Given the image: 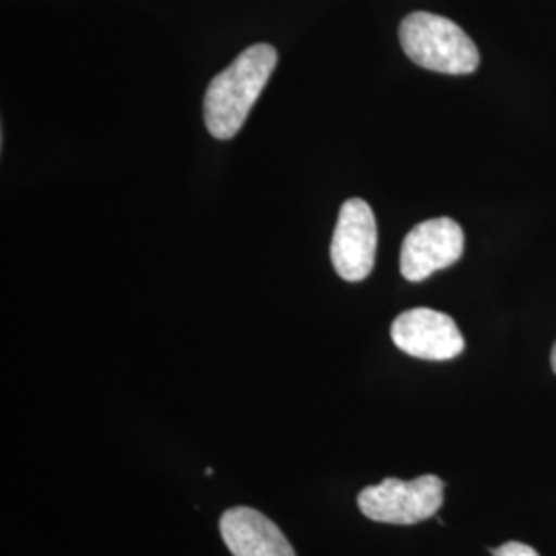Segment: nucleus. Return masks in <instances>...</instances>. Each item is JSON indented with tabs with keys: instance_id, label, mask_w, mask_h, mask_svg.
Wrapping results in <instances>:
<instances>
[{
	"instance_id": "obj_1",
	"label": "nucleus",
	"mask_w": 556,
	"mask_h": 556,
	"mask_svg": "<svg viewBox=\"0 0 556 556\" xmlns=\"http://www.w3.org/2000/svg\"><path fill=\"white\" fill-rule=\"evenodd\" d=\"M277 62V50L270 43H254L211 80L204 96V122L215 139L238 135Z\"/></svg>"
},
{
	"instance_id": "obj_2",
	"label": "nucleus",
	"mask_w": 556,
	"mask_h": 556,
	"mask_svg": "<svg viewBox=\"0 0 556 556\" xmlns=\"http://www.w3.org/2000/svg\"><path fill=\"white\" fill-rule=\"evenodd\" d=\"M400 46L418 66L441 75H470L480 64L477 43L454 23L433 13H413L400 23Z\"/></svg>"
},
{
	"instance_id": "obj_3",
	"label": "nucleus",
	"mask_w": 556,
	"mask_h": 556,
	"mask_svg": "<svg viewBox=\"0 0 556 556\" xmlns=\"http://www.w3.org/2000/svg\"><path fill=\"white\" fill-rule=\"evenodd\" d=\"M443 505V480L425 475L415 480L386 478L358 495L363 516L394 526H413L435 516Z\"/></svg>"
},
{
	"instance_id": "obj_4",
	"label": "nucleus",
	"mask_w": 556,
	"mask_h": 556,
	"mask_svg": "<svg viewBox=\"0 0 556 556\" xmlns=\"http://www.w3.org/2000/svg\"><path fill=\"white\" fill-rule=\"evenodd\" d=\"M378 223L371 206L361 199L346 200L340 208L330 258L338 277L358 282L369 277L376 264Z\"/></svg>"
},
{
	"instance_id": "obj_5",
	"label": "nucleus",
	"mask_w": 556,
	"mask_h": 556,
	"mask_svg": "<svg viewBox=\"0 0 556 556\" xmlns=\"http://www.w3.org/2000/svg\"><path fill=\"white\" fill-rule=\"evenodd\" d=\"M464 254V231L456 220H425L402 241L400 270L410 282H420L433 273L450 268Z\"/></svg>"
},
{
	"instance_id": "obj_6",
	"label": "nucleus",
	"mask_w": 556,
	"mask_h": 556,
	"mask_svg": "<svg viewBox=\"0 0 556 556\" xmlns=\"http://www.w3.org/2000/svg\"><path fill=\"white\" fill-rule=\"evenodd\" d=\"M392 340L402 353L425 361L456 358L466 346L454 318L429 307L400 314L392 324Z\"/></svg>"
},
{
	"instance_id": "obj_7",
	"label": "nucleus",
	"mask_w": 556,
	"mask_h": 556,
	"mask_svg": "<svg viewBox=\"0 0 556 556\" xmlns=\"http://www.w3.org/2000/svg\"><path fill=\"white\" fill-rule=\"evenodd\" d=\"M219 528L233 556H298L277 523L252 507L227 509Z\"/></svg>"
},
{
	"instance_id": "obj_8",
	"label": "nucleus",
	"mask_w": 556,
	"mask_h": 556,
	"mask_svg": "<svg viewBox=\"0 0 556 556\" xmlns=\"http://www.w3.org/2000/svg\"><path fill=\"white\" fill-rule=\"evenodd\" d=\"M493 556H540L532 546L521 542H507L498 548H493Z\"/></svg>"
},
{
	"instance_id": "obj_9",
	"label": "nucleus",
	"mask_w": 556,
	"mask_h": 556,
	"mask_svg": "<svg viewBox=\"0 0 556 556\" xmlns=\"http://www.w3.org/2000/svg\"><path fill=\"white\" fill-rule=\"evenodd\" d=\"M551 363H553V369H555L556 374V342L555 346H553V355H551Z\"/></svg>"
}]
</instances>
